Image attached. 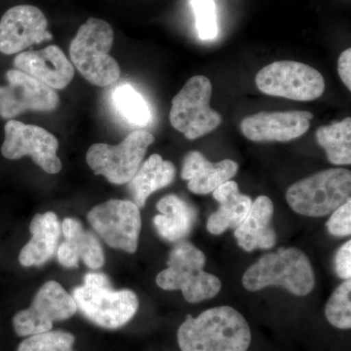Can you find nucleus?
Wrapping results in <instances>:
<instances>
[{
    "label": "nucleus",
    "instance_id": "1",
    "mask_svg": "<svg viewBox=\"0 0 351 351\" xmlns=\"http://www.w3.org/2000/svg\"><path fill=\"white\" fill-rule=\"evenodd\" d=\"M252 334L241 313L228 306L213 307L186 319L178 330L182 351H247Z\"/></svg>",
    "mask_w": 351,
    "mask_h": 351
},
{
    "label": "nucleus",
    "instance_id": "2",
    "mask_svg": "<svg viewBox=\"0 0 351 351\" xmlns=\"http://www.w3.org/2000/svg\"><path fill=\"white\" fill-rule=\"evenodd\" d=\"M114 34L107 21L89 18L80 27L69 47L71 62L91 84L108 87L119 82L121 71L110 56Z\"/></svg>",
    "mask_w": 351,
    "mask_h": 351
},
{
    "label": "nucleus",
    "instance_id": "3",
    "mask_svg": "<svg viewBox=\"0 0 351 351\" xmlns=\"http://www.w3.org/2000/svg\"><path fill=\"white\" fill-rule=\"evenodd\" d=\"M243 287L257 292L270 286H281L299 297L308 295L315 285L311 261L297 248H279L258 258L245 271Z\"/></svg>",
    "mask_w": 351,
    "mask_h": 351
},
{
    "label": "nucleus",
    "instance_id": "4",
    "mask_svg": "<svg viewBox=\"0 0 351 351\" xmlns=\"http://www.w3.org/2000/svg\"><path fill=\"white\" fill-rule=\"evenodd\" d=\"M206 257L195 245L180 241L170 252L167 269L159 272L156 284L163 290L181 291L186 302L212 299L221 288L218 277L204 271Z\"/></svg>",
    "mask_w": 351,
    "mask_h": 351
},
{
    "label": "nucleus",
    "instance_id": "5",
    "mask_svg": "<svg viewBox=\"0 0 351 351\" xmlns=\"http://www.w3.org/2000/svg\"><path fill=\"white\" fill-rule=\"evenodd\" d=\"M350 193V171L332 168L295 182L288 189L286 200L295 213L319 218L338 209Z\"/></svg>",
    "mask_w": 351,
    "mask_h": 351
},
{
    "label": "nucleus",
    "instance_id": "6",
    "mask_svg": "<svg viewBox=\"0 0 351 351\" xmlns=\"http://www.w3.org/2000/svg\"><path fill=\"white\" fill-rule=\"evenodd\" d=\"M212 91L213 87L209 78L195 75L173 98L171 124L189 140L211 133L223 121L221 115L210 107Z\"/></svg>",
    "mask_w": 351,
    "mask_h": 351
},
{
    "label": "nucleus",
    "instance_id": "7",
    "mask_svg": "<svg viewBox=\"0 0 351 351\" xmlns=\"http://www.w3.org/2000/svg\"><path fill=\"white\" fill-rule=\"evenodd\" d=\"M154 137L147 131L132 132L119 145L95 144L88 149L86 160L95 174L114 184H124L141 167Z\"/></svg>",
    "mask_w": 351,
    "mask_h": 351
},
{
    "label": "nucleus",
    "instance_id": "8",
    "mask_svg": "<svg viewBox=\"0 0 351 351\" xmlns=\"http://www.w3.org/2000/svg\"><path fill=\"white\" fill-rule=\"evenodd\" d=\"M262 93L289 100L311 101L324 93L325 80L317 69L295 61H278L265 66L256 76Z\"/></svg>",
    "mask_w": 351,
    "mask_h": 351
},
{
    "label": "nucleus",
    "instance_id": "9",
    "mask_svg": "<svg viewBox=\"0 0 351 351\" xmlns=\"http://www.w3.org/2000/svg\"><path fill=\"white\" fill-rule=\"evenodd\" d=\"M77 309L105 329H119L136 315L138 309L137 295L131 290H113L110 287L83 285L73 292Z\"/></svg>",
    "mask_w": 351,
    "mask_h": 351
},
{
    "label": "nucleus",
    "instance_id": "10",
    "mask_svg": "<svg viewBox=\"0 0 351 351\" xmlns=\"http://www.w3.org/2000/svg\"><path fill=\"white\" fill-rule=\"evenodd\" d=\"M87 218L108 246L130 254L137 251L142 218L140 208L135 203L108 200L94 207Z\"/></svg>",
    "mask_w": 351,
    "mask_h": 351
},
{
    "label": "nucleus",
    "instance_id": "11",
    "mask_svg": "<svg viewBox=\"0 0 351 351\" xmlns=\"http://www.w3.org/2000/svg\"><path fill=\"white\" fill-rule=\"evenodd\" d=\"M77 311L73 295L61 284L48 281L39 289L32 306L14 316V330L20 337L50 331L53 323L69 319Z\"/></svg>",
    "mask_w": 351,
    "mask_h": 351
},
{
    "label": "nucleus",
    "instance_id": "12",
    "mask_svg": "<svg viewBox=\"0 0 351 351\" xmlns=\"http://www.w3.org/2000/svg\"><path fill=\"white\" fill-rule=\"evenodd\" d=\"M4 130L5 138L1 154L5 158L17 160L31 156L34 163L48 174H57L61 171L62 162L57 156L59 142L49 131L18 120H9Z\"/></svg>",
    "mask_w": 351,
    "mask_h": 351
},
{
    "label": "nucleus",
    "instance_id": "13",
    "mask_svg": "<svg viewBox=\"0 0 351 351\" xmlns=\"http://www.w3.org/2000/svg\"><path fill=\"white\" fill-rule=\"evenodd\" d=\"M7 86H0V117L11 119L21 113L48 112L59 106V95L52 88L19 69L6 73Z\"/></svg>",
    "mask_w": 351,
    "mask_h": 351
},
{
    "label": "nucleus",
    "instance_id": "14",
    "mask_svg": "<svg viewBox=\"0 0 351 351\" xmlns=\"http://www.w3.org/2000/svg\"><path fill=\"white\" fill-rule=\"evenodd\" d=\"M48 21L34 5H17L7 10L0 20V52L19 54L34 44L52 39Z\"/></svg>",
    "mask_w": 351,
    "mask_h": 351
},
{
    "label": "nucleus",
    "instance_id": "15",
    "mask_svg": "<svg viewBox=\"0 0 351 351\" xmlns=\"http://www.w3.org/2000/svg\"><path fill=\"white\" fill-rule=\"evenodd\" d=\"M313 114L309 112H261L242 120V133L256 143L290 142L306 134Z\"/></svg>",
    "mask_w": 351,
    "mask_h": 351
},
{
    "label": "nucleus",
    "instance_id": "16",
    "mask_svg": "<svg viewBox=\"0 0 351 351\" xmlns=\"http://www.w3.org/2000/svg\"><path fill=\"white\" fill-rule=\"evenodd\" d=\"M14 66L54 90L64 89L75 76L73 64L56 45L19 53L14 60Z\"/></svg>",
    "mask_w": 351,
    "mask_h": 351
},
{
    "label": "nucleus",
    "instance_id": "17",
    "mask_svg": "<svg viewBox=\"0 0 351 351\" xmlns=\"http://www.w3.org/2000/svg\"><path fill=\"white\" fill-rule=\"evenodd\" d=\"M239 172V164L230 159L212 163L199 152H189L184 159L182 178L195 195L213 193L221 184L230 181Z\"/></svg>",
    "mask_w": 351,
    "mask_h": 351
},
{
    "label": "nucleus",
    "instance_id": "18",
    "mask_svg": "<svg viewBox=\"0 0 351 351\" xmlns=\"http://www.w3.org/2000/svg\"><path fill=\"white\" fill-rule=\"evenodd\" d=\"M274 211V203L267 196H258L252 202L250 211L234 232L237 243L243 250H267L276 246V232L270 225Z\"/></svg>",
    "mask_w": 351,
    "mask_h": 351
},
{
    "label": "nucleus",
    "instance_id": "19",
    "mask_svg": "<svg viewBox=\"0 0 351 351\" xmlns=\"http://www.w3.org/2000/svg\"><path fill=\"white\" fill-rule=\"evenodd\" d=\"M29 230L32 239L21 250L19 262L25 267H40L56 253L62 226L56 214L46 212L34 217Z\"/></svg>",
    "mask_w": 351,
    "mask_h": 351
},
{
    "label": "nucleus",
    "instance_id": "20",
    "mask_svg": "<svg viewBox=\"0 0 351 351\" xmlns=\"http://www.w3.org/2000/svg\"><path fill=\"white\" fill-rule=\"evenodd\" d=\"M213 197L219 203L207 221L208 232L219 235L228 228H237L246 218L252 206L251 198L240 193L239 184L228 181L213 191Z\"/></svg>",
    "mask_w": 351,
    "mask_h": 351
},
{
    "label": "nucleus",
    "instance_id": "21",
    "mask_svg": "<svg viewBox=\"0 0 351 351\" xmlns=\"http://www.w3.org/2000/svg\"><path fill=\"white\" fill-rule=\"evenodd\" d=\"M156 208L160 215L154 217V223L162 239L177 242L188 237L197 218L195 208L175 195L164 196Z\"/></svg>",
    "mask_w": 351,
    "mask_h": 351
},
{
    "label": "nucleus",
    "instance_id": "22",
    "mask_svg": "<svg viewBox=\"0 0 351 351\" xmlns=\"http://www.w3.org/2000/svg\"><path fill=\"white\" fill-rule=\"evenodd\" d=\"M176 168L171 161L164 160L159 154H152L132 178L129 189L133 202L145 207L147 198L158 189L166 188L174 181Z\"/></svg>",
    "mask_w": 351,
    "mask_h": 351
},
{
    "label": "nucleus",
    "instance_id": "23",
    "mask_svg": "<svg viewBox=\"0 0 351 351\" xmlns=\"http://www.w3.org/2000/svg\"><path fill=\"white\" fill-rule=\"evenodd\" d=\"M62 232L66 243L73 248L86 267L98 269L105 263V254L100 242L93 233L84 230L82 223L75 219H64Z\"/></svg>",
    "mask_w": 351,
    "mask_h": 351
},
{
    "label": "nucleus",
    "instance_id": "24",
    "mask_svg": "<svg viewBox=\"0 0 351 351\" xmlns=\"http://www.w3.org/2000/svg\"><path fill=\"white\" fill-rule=\"evenodd\" d=\"M318 145L326 152L330 162L335 165L351 164V119L332 125L322 126L316 131Z\"/></svg>",
    "mask_w": 351,
    "mask_h": 351
},
{
    "label": "nucleus",
    "instance_id": "25",
    "mask_svg": "<svg viewBox=\"0 0 351 351\" xmlns=\"http://www.w3.org/2000/svg\"><path fill=\"white\" fill-rule=\"evenodd\" d=\"M112 103L117 112L132 125L144 127L152 122V110L137 90L129 83L115 87Z\"/></svg>",
    "mask_w": 351,
    "mask_h": 351
},
{
    "label": "nucleus",
    "instance_id": "26",
    "mask_svg": "<svg viewBox=\"0 0 351 351\" xmlns=\"http://www.w3.org/2000/svg\"><path fill=\"white\" fill-rule=\"evenodd\" d=\"M330 324L338 329L351 327V281L345 280L334 291L325 308Z\"/></svg>",
    "mask_w": 351,
    "mask_h": 351
},
{
    "label": "nucleus",
    "instance_id": "27",
    "mask_svg": "<svg viewBox=\"0 0 351 351\" xmlns=\"http://www.w3.org/2000/svg\"><path fill=\"white\" fill-rule=\"evenodd\" d=\"M75 339L71 332L50 330L27 337L17 351H75Z\"/></svg>",
    "mask_w": 351,
    "mask_h": 351
},
{
    "label": "nucleus",
    "instance_id": "28",
    "mask_svg": "<svg viewBox=\"0 0 351 351\" xmlns=\"http://www.w3.org/2000/svg\"><path fill=\"white\" fill-rule=\"evenodd\" d=\"M195 11L196 29L202 40H212L218 34L216 5L214 0H191Z\"/></svg>",
    "mask_w": 351,
    "mask_h": 351
},
{
    "label": "nucleus",
    "instance_id": "29",
    "mask_svg": "<svg viewBox=\"0 0 351 351\" xmlns=\"http://www.w3.org/2000/svg\"><path fill=\"white\" fill-rule=\"evenodd\" d=\"M326 226L329 232L335 237H350L351 233L350 198L332 212Z\"/></svg>",
    "mask_w": 351,
    "mask_h": 351
},
{
    "label": "nucleus",
    "instance_id": "30",
    "mask_svg": "<svg viewBox=\"0 0 351 351\" xmlns=\"http://www.w3.org/2000/svg\"><path fill=\"white\" fill-rule=\"evenodd\" d=\"M335 269L339 278L348 280L351 277V241L348 240L339 249L335 258Z\"/></svg>",
    "mask_w": 351,
    "mask_h": 351
},
{
    "label": "nucleus",
    "instance_id": "31",
    "mask_svg": "<svg viewBox=\"0 0 351 351\" xmlns=\"http://www.w3.org/2000/svg\"><path fill=\"white\" fill-rule=\"evenodd\" d=\"M338 73L341 82L348 90H351V49L348 48L341 53L338 61Z\"/></svg>",
    "mask_w": 351,
    "mask_h": 351
},
{
    "label": "nucleus",
    "instance_id": "32",
    "mask_svg": "<svg viewBox=\"0 0 351 351\" xmlns=\"http://www.w3.org/2000/svg\"><path fill=\"white\" fill-rule=\"evenodd\" d=\"M57 257L59 263L66 267H77L80 258L76 255L69 243L66 241L60 245L57 249Z\"/></svg>",
    "mask_w": 351,
    "mask_h": 351
},
{
    "label": "nucleus",
    "instance_id": "33",
    "mask_svg": "<svg viewBox=\"0 0 351 351\" xmlns=\"http://www.w3.org/2000/svg\"><path fill=\"white\" fill-rule=\"evenodd\" d=\"M84 285L92 287H110V279L103 274H88L84 277Z\"/></svg>",
    "mask_w": 351,
    "mask_h": 351
}]
</instances>
